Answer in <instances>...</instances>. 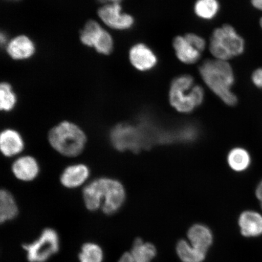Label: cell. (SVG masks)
<instances>
[{"label":"cell","instance_id":"obj_1","mask_svg":"<svg viewBox=\"0 0 262 262\" xmlns=\"http://www.w3.org/2000/svg\"><path fill=\"white\" fill-rule=\"evenodd\" d=\"M85 207L92 212L101 209L111 215L119 211L126 201V191L119 180L107 177L97 178L83 189Z\"/></svg>","mask_w":262,"mask_h":262},{"label":"cell","instance_id":"obj_2","mask_svg":"<svg viewBox=\"0 0 262 262\" xmlns=\"http://www.w3.org/2000/svg\"><path fill=\"white\" fill-rule=\"evenodd\" d=\"M200 75L206 86L228 106L237 103V96L232 91L235 82L233 70L228 61L209 59L199 67Z\"/></svg>","mask_w":262,"mask_h":262},{"label":"cell","instance_id":"obj_3","mask_svg":"<svg viewBox=\"0 0 262 262\" xmlns=\"http://www.w3.org/2000/svg\"><path fill=\"white\" fill-rule=\"evenodd\" d=\"M48 138L49 145L55 151L70 158L80 155L87 143L84 131L70 121H63L52 127Z\"/></svg>","mask_w":262,"mask_h":262},{"label":"cell","instance_id":"obj_4","mask_svg":"<svg viewBox=\"0 0 262 262\" xmlns=\"http://www.w3.org/2000/svg\"><path fill=\"white\" fill-rule=\"evenodd\" d=\"M204 90L196 84L194 78L182 74L173 78L170 84L169 102L179 113H189L204 102Z\"/></svg>","mask_w":262,"mask_h":262},{"label":"cell","instance_id":"obj_5","mask_svg":"<svg viewBox=\"0 0 262 262\" xmlns=\"http://www.w3.org/2000/svg\"><path fill=\"white\" fill-rule=\"evenodd\" d=\"M209 48L215 59L228 61L244 53L245 41L232 26L225 25L213 31Z\"/></svg>","mask_w":262,"mask_h":262},{"label":"cell","instance_id":"obj_6","mask_svg":"<svg viewBox=\"0 0 262 262\" xmlns=\"http://www.w3.org/2000/svg\"><path fill=\"white\" fill-rule=\"evenodd\" d=\"M110 143L118 151L138 153L146 149L145 139L138 124L121 123L110 130Z\"/></svg>","mask_w":262,"mask_h":262},{"label":"cell","instance_id":"obj_7","mask_svg":"<svg viewBox=\"0 0 262 262\" xmlns=\"http://www.w3.org/2000/svg\"><path fill=\"white\" fill-rule=\"evenodd\" d=\"M29 262H46L59 250V237L52 228L45 229L40 236L30 244L23 246Z\"/></svg>","mask_w":262,"mask_h":262},{"label":"cell","instance_id":"obj_8","mask_svg":"<svg viewBox=\"0 0 262 262\" xmlns=\"http://www.w3.org/2000/svg\"><path fill=\"white\" fill-rule=\"evenodd\" d=\"M98 14L104 24L116 30H127L134 24L133 16L123 13L119 3L104 6L98 10Z\"/></svg>","mask_w":262,"mask_h":262},{"label":"cell","instance_id":"obj_9","mask_svg":"<svg viewBox=\"0 0 262 262\" xmlns=\"http://www.w3.org/2000/svg\"><path fill=\"white\" fill-rule=\"evenodd\" d=\"M129 57L130 63L139 71H151L158 64V57L155 52L148 46L141 42L130 49Z\"/></svg>","mask_w":262,"mask_h":262},{"label":"cell","instance_id":"obj_10","mask_svg":"<svg viewBox=\"0 0 262 262\" xmlns=\"http://www.w3.org/2000/svg\"><path fill=\"white\" fill-rule=\"evenodd\" d=\"M13 175L19 181L30 182L38 178L40 165L35 157L25 155L18 157L11 166Z\"/></svg>","mask_w":262,"mask_h":262},{"label":"cell","instance_id":"obj_11","mask_svg":"<svg viewBox=\"0 0 262 262\" xmlns=\"http://www.w3.org/2000/svg\"><path fill=\"white\" fill-rule=\"evenodd\" d=\"M89 167L83 163H75L68 166L60 177V182L63 187L76 189L84 184L90 176Z\"/></svg>","mask_w":262,"mask_h":262},{"label":"cell","instance_id":"obj_12","mask_svg":"<svg viewBox=\"0 0 262 262\" xmlns=\"http://www.w3.org/2000/svg\"><path fill=\"white\" fill-rule=\"evenodd\" d=\"M25 143L18 131L6 128L0 134V150L3 156L8 158L17 156L24 151Z\"/></svg>","mask_w":262,"mask_h":262},{"label":"cell","instance_id":"obj_13","mask_svg":"<svg viewBox=\"0 0 262 262\" xmlns=\"http://www.w3.org/2000/svg\"><path fill=\"white\" fill-rule=\"evenodd\" d=\"M172 46L177 58L183 63L194 64L201 57L202 52L189 41L185 35H179L173 38Z\"/></svg>","mask_w":262,"mask_h":262},{"label":"cell","instance_id":"obj_14","mask_svg":"<svg viewBox=\"0 0 262 262\" xmlns=\"http://www.w3.org/2000/svg\"><path fill=\"white\" fill-rule=\"evenodd\" d=\"M241 234L246 237H256L262 235V215L254 211H245L238 219Z\"/></svg>","mask_w":262,"mask_h":262},{"label":"cell","instance_id":"obj_15","mask_svg":"<svg viewBox=\"0 0 262 262\" xmlns=\"http://www.w3.org/2000/svg\"><path fill=\"white\" fill-rule=\"evenodd\" d=\"M34 42L25 35L18 36L9 42L7 47L8 54L15 60H25L30 58L35 52Z\"/></svg>","mask_w":262,"mask_h":262},{"label":"cell","instance_id":"obj_16","mask_svg":"<svg viewBox=\"0 0 262 262\" xmlns=\"http://www.w3.org/2000/svg\"><path fill=\"white\" fill-rule=\"evenodd\" d=\"M187 237L193 247L205 252H207L213 242L211 229L202 224H195L190 228Z\"/></svg>","mask_w":262,"mask_h":262},{"label":"cell","instance_id":"obj_17","mask_svg":"<svg viewBox=\"0 0 262 262\" xmlns=\"http://www.w3.org/2000/svg\"><path fill=\"white\" fill-rule=\"evenodd\" d=\"M18 214L17 204L12 193L6 189L0 191V222L13 220Z\"/></svg>","mask_w":262,"mask_h":262},{"label":"cell","instance_id":"obj_18","mask_svg":"<svg viewBox=\"0 0 262 262\" xmlns=\"http://www.w3.org/2000/svg\"><path fill=\"white\" fill-rule=\"evenodd\" d=\"M133 262H150L156 256L155 245L144 242L142 238H137L134 241L130 252Z\"/></svg>","mask_w":262,"mask_h":262},{"label":"cell","instance_id":"obj_19","mask_svg":"<svg viewBox=\"0 0 262 262\" xmlns=\"http://www.w3.org/2000/svg\"><path fill=\"white\" fill-rule=\"evenodd\" d=\"M176 252L182 262H203L206 252L193 247L186 240L180 241L176 246Z\"/></svg>","mask_w":262,"mask_h":262},{"label":"cell","instance_id":"obj_20","mask_svg":"<svg viewBox=\"0 0 262 262\" xmlns=\"http://www.w3.org/2000/svg\"><path fill=\"white\" fill-rule=\"evenodd\" d=\"M220 9L218 0H196L194 6L195 15L205 21L214 19L218 15Z\"/></svg>","mask_w":262,"mask_h":262},{"label":"cell","instance_id":"obj_21","mask_svg":"<svg viewBox=\"0 0 262 262\" xmlns=\"http://www.w3.org/2000/svg\"><path fill=\"white\" fill-rule=\"evenodd\" d=\"M229 166L237 172H243L251 165V158L250 154L242 147H236L229 152L228 157Z\"/></svg>","mask_w":262,"mask_h":262},{"label":"cell","instance_id":"obj_22","mask_svg":"<svg viewBox=\"0 0 262 262\" xmlns=\"http://www.w3.org/2000/svg\"><path fill=\"white\" fill-rule=\"evenodd\" d=\"M175 143L194 142L199 136V127L192 123H184L173 128Z\"/></svg>","mask_w":262,"mask_h":262},{"label":"cell","instance_id":"obj_23","mask_svg":"<svg viewBox=\"0 0 262 262\" xmlns=\"http://www.w3.org/2000/svg\"><path fill=\"white\" fill-rule=\"evenodd\" d=\"M78 258L80 262H102L103 251L100 247L96 244H84L78 255Z\"/></svg>","mask_w":262,"mask_h":262},{"label":"cell","instance_id":"obj_24","mask_svg":"<svg viewBox=\"0 0 262 262\" xmlns=\"http://www.w3.org/2000/svg\"><path fill=\"white\" fill-rule=\"evenodd\" d=\"M103 29L97 22L88 21L81 33V41L88 47H94Z\"/></svg>","mask_w":262,"mask_h":262},{"label":"cell","instance_id":"obj_25","mask_svg":"<svg viewBox=\"0 0 262 262\" xmlns=\"http://www.w3.org/2000/svg\"><path fill=\"white\" fill-rule=\"evenodd\" d=\"M16 97L11 85L3 83L0 87V109L4 112H10L14 109Z\"/></svg>","mask_w":262,"mask_h":262},{"label":"cell","instance_id":"obj_26","mask_svg":"<svg viewBox=\"0 0 262 262\" xmlns=\"http://www.w3.org/2000/svg\"><path fill=\"white\" fill-rule=\"evenodd\" d=\"M94 48L100 54L105 55L110 54L113 49V40L109 33L103 29Z\"/></svg>","mask_w":262,"mask_h":262},{"label":"cell","instance_id":"obj_27","mask_svg":"<svg viewBox=\"0 0 262 262\" xmlns=\"http://www.w3.org/2000/svg\"><path fill=\"white\" fill-rule=\"evenodd\" d=\"M185 36L201 52L204 51L206 42L205 39L201 35L194 34V33H188V34H185Z\"/></svg>","mask_w":262,"mask_h":262},{"label":"cell","instance_id":"obj_28","mask_svg":"<svg viewBox=\"0 0 262 262\" xmlns=\"http://www.w3.org/2000/svg\"><path fill=\"white\" fill-rule=\"evenodd\" d=\"M252 81L255 86L262 88V68L257 69L252 75Z\"/></svg>","mask_w":262,"mask_h":262},{"label":"cell","instance_id":"obj_29","mask_svg":"<svg viewBox=\"0 0 262 262\" xmlns=\"http://www.w3.org/2000/svg\"><path fill=\"white\" fill-rule=\"evenodd\" d=\"M255 195H256L258 201H260V206L262 209V180L258 183L256 190H255Z\"/></svg>","mask_w":262,"mask_h":262},{"label":"cell","instance_id":"obj_30","mask_svg":"<svg viewBox=\"0 0 262 262\" xmlns=\"http://www.w3.org/2000/svg\"><path fill=\"white\" fill-rule=\"evenodd\" d=\"M118 262H133L130 252H126V253H124Z\"/></svg>","mask_w":262,"mask_h":262},{"label":"cell","instance_id":"obj_31","mask_svg":"<svg viewBox=\"0 0 262 262\" xmlns=\"http://www.w3.org/2000/svg\"><path fill=\"white\" fill-rule=\"evenodd\" d=\"M251 2L255 8L262 11V0H251Z\"/></svg>","mask_w":262,"mask_h":262},{"label":"cell","instance_id":"obj_32","mask_svg":"<svg viewBox=\"0 0 262 262\" xmlns=\"http://www.w3.org/2000/svg\"><path fill=\"white\" fill-rule=\"evenodd\" d=\"M101 3L111 2L112 3H119L122 0H99Z\"/></svg>","mask_w":262,"mask_h":262},{"label":"cell","instance_id":"obj_33","mask_svg":"<svg viewBox=\"0 0 262 262\" xmlns=\"http://www.w3.org/2000/svg\"><path fill=\"white\" fill-rule=\"evenodd\" d=\"M6 35H4V34H1V42H2V44L3 45V44H5L6 41Z\"/></svg>","mask_w":262,"mask_h":262},{"label":"cell","instance_id":"obj_34","mask_svg":"<svg viewBox=\"0 0 262 262\" xmlns=\"http://www.w3.org/2000/svg\"><path fill=\"white\" fill-rule=\"evenodd\" d=\"M260 25L261 27L262 28V18L260 19Z\"/></svg>","mask_w":262,"mask_h":262}]
</instances>
